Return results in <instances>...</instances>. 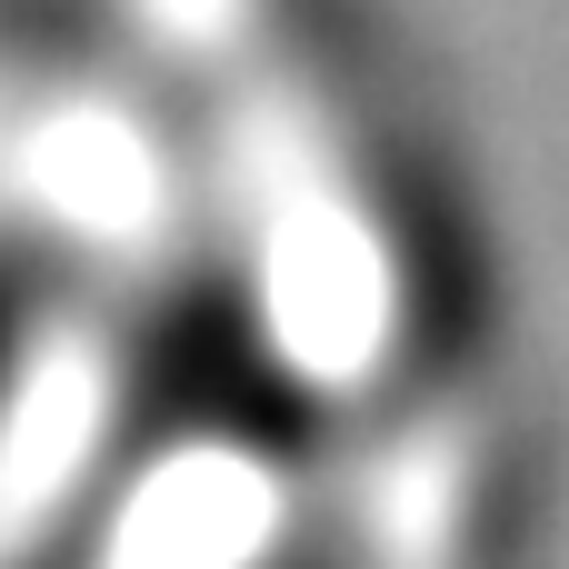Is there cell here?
<instances>
[{"mask_svg": "<svg viewBox=\"0 0 569 569\" xmlns=\"http://www.w3.org/2000/svg\"><path fill=\"white\" fill-rule=\"evenodd\" d=\"M50 310H60V270H50V260H40L20 230H0V420L20 410L30 370H40Z\"/></svg>", "mask_w": 569, "mask_h": 569, "instance_id": "6da1fadb", "label": "cell"}, {"mask_svg": "<svg viewBox=\"0 0 569 569\" xmlns=\"http://www.w3.org/2000/svg\"><path fill=\"white\" fill-rule=\"evenodd\" d=\"M250 569H340V560H320V550H260Z\"/></svg>", "mask_w": 569, "mask_h": 569, "instance_id": "7a4b0ae2", "label": "cell"}]
</instances>
